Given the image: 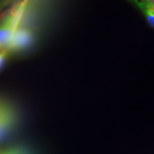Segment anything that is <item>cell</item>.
I'll use <instances>...</instances> for the list:
<instances>
[{
	"label": "cell",
	"mask_w": 154,
	"mask_h": 154,
	"mask_svg": "<svg viewBox=\"0 0 154 154\" xmlns=\"http://www.w3.org/2000/svg\"><path fill=\"white\" fill-rule=\"evenodd\" d=\"M25 7V1L17 4L0 21V52L8 47L13 34L20 24Z\"/></svg>",
	"instance_id": "obj_1"
},
{
	"label": "cell",
	"mask_w": 154,
	"mask_h": 154,
	"mask_svg": "<svg viewBox=\"0 0 154 154\" xmlns=\"http://www.w3.org/2000/svg\"><path fill=\"white\" fill-rule=\"evenodd\" d=\"M34 34L29 28L18 26L13 34L8 47L5 50L9 54L19 52L28 49L33 44Z\"/></svg>",
	"instance_id": "obj_2"
},
{
	"label": "cell",
	"mask_w": 154,
	"mask_h": 154,
	"mask_svg": "<svg viewBox=\"0 0 154 154\" xmlns=\"http://www.w3.org/2000/svg\"><path fill=\"white\" fill-rule=\"evenodd\" d=\"M143 13L151 27L154 28V0H128Z\"/></svg>",
	"instance_id": "obj_3"
},
{
	"label": "cell",
	"mask_w": 154,
	"mask_h": 154,
	"mask_svg": "<svg viewBox=\"0 0 154 154\" xmlns=\"http://www.w3.org/2000/svg\"><path fill=\"white\" fill-rule=\"evenodd\" d=\"M9 54L7 52L6 50H4V51H1L0 52V69L2 67V66L5 63L6 59H7V56H8Z\"/></svg>",
	"instance_id": "obj_4"
},
{
	"label": "cell",
	"mask_w": 154,
	"mask_h": 154,
	"mask_svg": "<svg viewBox=\"0 0 154 154\" xmlns=\"http://www.w3.org/2000/svg\"><path fill=\"white\" fill-rule=\"evenodd\" d=\"M2 154H26V153H25L23 151H22V150L12 149V150H10V151L5 152V153H2Z\"/></svg>",
	"instance_id": "obj_5"
},
{
	"label": "cell",
	"mask_w": 154,
	"mask_h": 154,
	"mask_svg": "<svg viewBox=\"0 0 154 154\" xmlns=\"http://www.w3.org/2000/svg\"><path fill=\"white\" fill-rule=\"evenodd\" d=\"M10 3L9 0H0V11L3 9L7 5Z\"/></svg>",
	"instance_id": "obj_6"
},
{
	"label": "cell",
	"mask_w": 154,
	"mask_h": 154,
	"mask_svg": "<svg viewBox=\"0 0 154 154\" xmlns=\"http://www.w3.org/2000/svg\"><path fill=\"white\" fill-rule=\"evenodd\" d=\"M9 1H10V2H11V1H12V0H9Z\"/></svg>",
	"instance_id": "obj_7"
}]
</instances>
